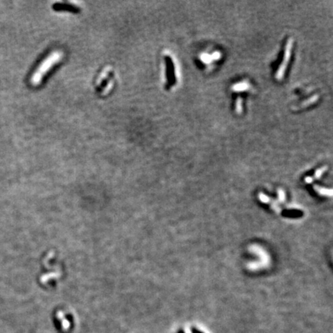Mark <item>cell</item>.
<instances>
[{
  "mask_svg": "<svg viewBox=\"0 0 333 333\" xmlns=\"http://www.w3.org/2000/svg\"><path fill=\"white\" fill-rule=\"evenodd\" d=\"M63 57V53L62 51H53L47 56L43 61L39 64L33 72V76L30 78V81L33 86L39 85L44 77L48 72L53 69L55 65L60 63Z\"/></svg>",
  "mask_w": 333,
  "mask_h": 333,
  "instance_id": "6da1fadb",
  "label": "cell"
},
{
  "mask_svg": "<svg viewBox=\"0 0 333 333\" xmlns=\"http://www.w3.org/2000/svg\"><path fill=\"white\" fill-rule=\"evenodd\" d=\"M292 46V40H289L287 43L285 51H284V58H283L281 65L279 66V68H278V69L276 72V74H275L277 80H278H278H281L283 77V75H284V70H285L286 66H287L288 61L289 60V57H290L291 55Z\"/></svg>",
  "mask_w": 333,
  "mask_h": 333,
  "instance_id": "7a4b0ae2",
  "label": "cell"
},
{
  "mask_svg": "<svg viewBox=\"0 0 333 333\" xmlns=\"http://www.w3.org/2000/svg\"><path fill=\"white\" fill-rule=\"evenodd\" d=\"M166 61V69H167V86H170L174 84L175 82V71H174V65L172 62L171 59L170 57H166L165 58Z\"/></svg>",
  "mask_w": 333,
  "mask_h": 333,
  "instance_id": "3957f363",
  "label": "cell"
},
{
  "mask_svg": "<svg viewBox=\"0 0 333 333\" xmlns=\"http://www.w3.org/2000/svg\"><path fill=\"white\" fill-rule=\"evenodd\" d=\"M53 8L54 10L57 11H68L71 13H76L80 12V8L76 6L72 5L69 3H66V2H57L53 6Z\"/></svg>",
  "mask_w": 333,
  "mask_h": 333,
  "instance_id": "277c9868",
  "label": "cell"
},
{
  "mask_svg": "<svg viewBox=\"0 0 333 333\" xmlns=\"http://www.w3.org/2000/svg\"><path fill=\"white\" fill-rule=\"evenodd\" d=\"M248 87H249V85H248V82H240V83H237L235 86H234L233 90L235 91H242V90H248Z\"/></svg>",
  "mask_w": 333,
  "mask_h": 333,
  "instance_id": "5b68a950",
  "label": "cell"
}]
</instances>
